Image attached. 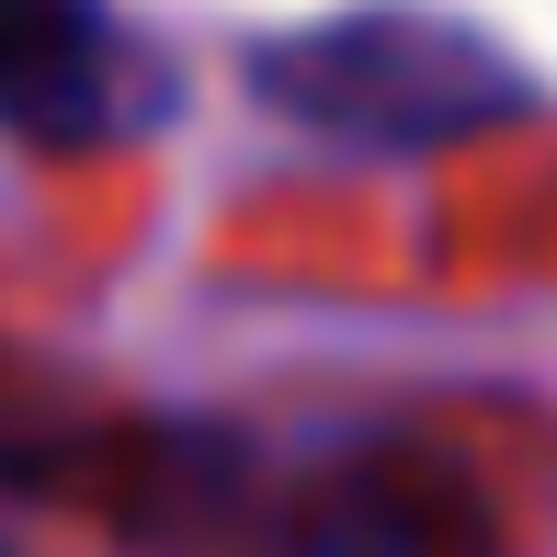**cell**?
<instances>
[{"label": "cell", "mask_w": 557, "mask_h": 557, "mask_svg": "<svg viewBox=\"0 0 557 557\" xmlns=\"http://www.w3.org/2000/svg\"><path fill=\"white\" fill-rule=\"evenodd\" d=\"M250 103L375 160H433L490 125H523L535 69L444 0H352V12L250 35Z\"/></svg>", "instance_id": "6da1fadb"}, {"label": "cell", "mask_w": 557, "mask_h": 557, "mask_svg": "<svg viewBox=\"0 0 557 557\" xmlns=\"http://www.w3.org/2000/svg\"><path fill=\"white\" fill-rule=\"evenodd\" d=\"M262 557H512L490 490L421 433H364L319 455L262 523Z\"/></svg>", "instance_id": "7a4b0ae2"}, {"label": "cell", "mask_w": 557, "mask_h": 557, "mask_svg": "<svg viewBox=\"0 0 557 557\" xmlns=\"http://www.w3.org/2000/svg\"><path fill=\"white\" fill-rule=\"evenodd\" d=\"M160 46L114 0H0V137H23L35 160L125 148L160 125Z\"/></svg>", "instance_id": "3957f363"}, {"label": "cell", "mask_w": 557, "mask_h": 557, "mask_svg": "<svg viewBox=\"0 0 557 557\" xmlns=\"http://www.w3.org/2000/svg\"><path fill=\"white\" fill-rule=\"evenodd\" d=\"M0 557H12V546H0Z\"/></svg>", "instance_id": "277c9868"}]
</instances>
